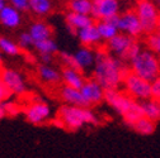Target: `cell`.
I'll return each mask as SVG.
<instances>
[{
  "label": "cell",
  "instance_id": "6da1fadb",
  "mask_svg": "<svg viewBox=\"0 0 160 158\" xmlns=\"http://www.w3.org/2000/svg\"><path fill=\"white\" fill-rule=\"evenodd\" d=\"M130 71V65L121 58L111 54L106 48L97 49V61L92 72V77L106 90L121 89L123 78Z\"/></svg>",
  "mask_w": 160,
  "mask_h": 158
},
{
  "label": "cell",
  "instance_id": "d6a6232c",
  "mask_svg": "<svg viewBox=\"0 0 160 158\" xmlns=\"http://www.w3.org/2000/svg\"><path fill=\"white\" fill-rule=\"evenodd\" d=\"M151 97L160 101V75L151 81Z\"/></svg>",
  "mask_w": 160,
  "mask_h": 158
},
{
  "label": "cell",
  "instance_id": "ab89813d",
  "mask_svg": "<svg viewBox=\"0 0 160 158\" xmlns=\"http://www.w3.org/2000/svg\"><path fill=\"white\" fill-rule=\"evenodd\" d=\"M154 2H155V4H156L159 8H160V0H154Z\"/></svg>",
  "mask_w": 160,
  "mask_h": 158
},
{
  "label": "cell",
  "instance_id": "1f68e13d",
  "mask_svg": "<svg viewBox=\"0 0 160 158\" xmlns=\"http://www.w3.org/2000/svg\"><path fill=\"white\" fill-rule=\"evenodd\" d=\"M29 2L31 0H8V3L17 8L18 10L21 12H26V10H29Z\"/></svg>",
  "mask_w": 160,
  "mask_h": 158
},
{
  "label": "cell",
  "instance_id": "e0dca14e",
  "mask_svg": "<svg viewBox=\"0 0 160 158\" xmlns=\"http://www.w3.org/2000/svg\"><path fill=\"white\" fill-rule=\"evenodd\" d=\"M0 23H2L4 27L10 28V29L19 27L22 23L21 10H18L17 8L8 4L5 8H3L0 10Z\"/></svg>",
  "mask_w": 160,
  "mask_h": 158
},
{
  "label": "cell",
  "instance_id": "8992f818",
  "mask_svg": "<svg viewBox=\"0 0 160 158\" xmlns=\"http://www.w3.org/2000/svg\"><path fill=\"white\" fill-rule=\"evenodd\" d=\"M135 12L141 22L144 33H154L160 19V8L155 4L154 0H136Z\"/></svg>",
  "mask_w": 160,
  "mask_h": 158
},
{
  "label": "cell",
  "instance_id": "8fae6325",
  "mask_svg": "<svg viewBox=\"0 0 160 158\" xmlns=\"http://www.w3.org/2000/svg\"><path fill=\"white\" fill-rule=\"evenodd\" d=\"M0 76H2L4 84L7 85L12 95L22 96L27 92V84L23 76L18 71L13 68H2L0 70Z\"/></svg>",
  "mask_w": 160,
  "mask_h": 158
},
{
  "label": "cell",
  "instance_id": "3957f363",
  "mask_svg": "<svg viewBox=\"0 0 160 158\" xmlns=\"http://www.w3.org/2000/svg\"><path fill=\"white\" fill-rule=\"evenodd\" d=\"M56 116H58L64 123V129L70 132L79 130L85 125L99 124L97 114L89 106H74L65 104L58 109Z\"/></svg>",
  "mask_w": 160,
  "mask_h": 158
},
{
  "label": "cell",
  "instance_id": "d6986e66",
  "mask_svg": "<svg viewBox=\"0 0 160 158\" xmlns=\"http://www.w3.org/2000/svg\"><path fill=\"white\" fill-rule=\"evenodd\" d=\"M117 19H118V16H116L113 19H104V21L95 22L103 41L108 42L119 33V28L117 26Z\"/></svg>",
  "mask_w": 160,
  "mask_h": 158
},
{
  "label": "cell",
  "instance_id": "7c38bea8",
  "mask_svg": "<svg viewBox=\"0 0 160 158\" xmlns=\"http://www.w3.org/2000/svg\"><path fill=\"white\" fill-rule=\"evenodd\" d=\"M80 91H82L83 97H84V100L87 101L88 106L99 105L102 101H104L106 89L97 80H94L93 77L87 78L83 87L80 89Z\"/></svg>",
  "mask_w": 160,
  "mask_h": 158
},
{
  "label": "cell",
  "instance_id": "30bf717a",
  "mask_svg": "<svg viewBox=\"0 0 160 158\" xmlns=\"http://www.w3.org/2000/svg\"><path fill=\"white\" fill-rule=\"evenodd\" d=\"M93 2V12L92 16L98 21L104 19H113L119 15V0H92Z\"/></svg>",
  "mask_w": 160,
  "mask_h": 158
},
{
  "label": "cell",
  "instance_id": "836d02e7",
  "mask_svg": "<svg viewBox=\"0 0 160 158\" xmlns=\"http://www.w3.org/2000/svg\"><path fill=\"white\" fill-rule=\"evenodd\" d=\"M10 96H12V92L9 91V89L7 87V85L3 81L2 76H0V103L5 101V100H9Z\"/></svg>",
  "mask_w": 160,
  "mask_h": 158
},
{
  "label": "cell",
  "instance_id": "ffe728a7",
  "mask_svg": "<svg viewBox=\"0 0 160 158\" xmlns=\"http://www.w3.org/2000/svg\"><path fill=\"white\" fill-rule=\"evenodd\" d=\"M37 73L39 76L42 81L50 84V85H56L60 81H62L61 78V72L57 71L55 67H52L51 65H46V63H41L37 67Z\"/></svg>",
  "mask_w": 160,
  "mask_h": 158
},
{
  "label": "cell",
  "instance_id": "cb8c5ba5",
  "mask_svg": "<svg viewBox=\"0 0 160 158\" xmlns=\"http://www.w3.org/2000/svg\"><path fill=\"white\" fill-rule=\"evenodd\" d=\"M69 12L92 15L93 2L92 0H69Z\"/></svg>",
  "mask_w": 160,
  "mask_h": 158
},
{
  "label": "cell",
  "instance_id": "f1b7e54d",
  "mask_svg": "<svg viewBox=\"0 0 160 158\" xmlns=\"http://www.w3.org/2000/svg\"><path fill=\"white\" fill-rule=\"evenodd\" d=\"M18 44L21 46V48H29V47H33L34 44V41L31 35L29 32H23L18 38Z\"/></svg>",
  "mask_w": 160,
  "mask_h": 158
},
{
  "label": "cell",
  "instance_id": "44dd1931",
  "mask_svg": "<svg viewBox=\"0 0 160 158\" xmlns=\"http://www.w3.org/2000/svg\"><path fill=\"white\" fill-rule=\"evenodd\" d=\"M33 38L34 42H39V41H43V39H48L52 38V29L51 27L45 23V22H36L29 27L28 30Z\"/></svg>",
  "mask_w": 160,
  "mask_h": 158
},
{
  "label": "cell",
  "instance_id": "f35d334b",
  "mask_svg": "<svg viewBox=\"0 0 160 158\" xmlns=\"http://www.w3.org/2000/svg\"><path fill=\"white\" fill-rule=\"evenodd\" d=\"M155 32L160 33V19H159V23H158V27H156V30H155Z\"/></svg>",
  "mask_w": 160,
  "mask_h": 158
},
{
  "label": "cell",
  "instance_id": "277c9868",
  "mask_svg": "<svg viewBox=\"0 0 160 158\" xmlns=\"http://www.w3.org/2000/svg\"><path fill=\"white\" fill-rule=\"evenodd\" d=\"M128 65L132 72L150 82L160 75V56L148 48H142V51L131 60Z\"/></svg>",
  "mask_w": 160,
  "mask_h": 158
},
{
  "label": "cell",
  "instance_id": "8d00e7d4",
  "mask_svg": "<svg viewBox=\"0 0 160 158\" xmlns=\"http://www.w3.org/2000/svg\"><path fill=\"white\" fill-rule=\"evenodd\" d=\"M8 5V0H0V10Z\"/></svg>",
  "mask_w": 160,
  "mask_h": 158
},
{
  "label": "cell",
  "instance_id": "d4e9b609",
  "mask_svg": "<svg viewBox=\"0 0 160 158\" xmlns=\"http://www.w3.org/2000/svg\"><path fill=\"white\" fill-rule=\"evenodd\" d=\"M29 10L37 16H45L52 10L51 0H31Z\"/></svg>",
  "mask_w": 160,
  "mask_h": 158
},
{
  "label": "cell",
  "instance_id": "603a6c76",
  "mask_svg": "<svg viewBox=\"0 0 160 158\" xmlns=\"http://www.w3.org/2000/svg\"><path fill=\"white\" fill-rule=\"evenodd\" d=\"M131 128L138 133V134H141V135H150L155 132L156 127H155V122L149 119V118L146 116H142V118H140V119L137 122H135Z\"/></svg>",
  "mask_w": 160,
  "mask_h": 158
},
{
  "label": "cell",
  "instance_id": "7a4b0ae2",
  "mask_svg": "<svg viewBox=\"0 0 160 158\" xmlns=\"http://www.w3.org/2000/svg\"><path fill=\"white\" fill-rule=\"evenodd\" d=\"M104 101L117 113L122 116L125 124L131 127L140 118L145 116L141 101L136 100L127 92L121 91L119 89L106 90Z\"/></svg>",
  "mask_w": 160,
  "mask_h": 158
},
{
  "label": "cell",
  "instance_id": "f546056e",
  "mask_svg": "<svg viewBox=\"0 0 160 158\" xmlns=\"http://www.w3.org/2000/svg\"><path fill=\"white\" fill-rule=\"evenodd\" d=\"M5 106H7V111H8V116H15L22 111V106L19 105L17 101L13 100H5Z\"/></svg>",
  "mask_w": 160,
  "mask_h": 158
},
{
  "label": "cell",
  "instance_id": "ac0fdd59",
  "mask_svg": "<svg viewBox=\"0 0 160 158\" xmlns=\"http://www.w3.org/2000/svg\"><path fill=\"white\" fill-rule=\"evenodd\" d=\"M61 78L64 85H68L75 89H82L87 80L83 72H80L74 67H65V66L61 70Z\"/></svg>",
  "mask_w": 160,
  "mask_h": 158
},
{
  "label": "cell",
  "instance_id": "484cf974",
  "mask_svg": "<svg viewBox=\"0 0 160 158\" xmlns=\"http://www.w3.org/2000/svg\"><path fill=\"white\" fill-rule=\"evenodd\" d=\"M33 47L39 54H55L58 51L57 43L52 38L43 39V41H39V42H34Z\"/></svg>",
  "mask_w": 160,
  "mask_h": 158
},
{
  "label": "cell",
  "instance_id": "7402d4cb",
  "mask_svg": "<svg viewBox=\"0 0 160 158\" xmlns=\"http://www.w3.org/2000/svg\"><path fill=\"white\" fill-rule=\"evenodd\" d=\"M142 109H144V115L149 119L154 122L160 120V101L155 100V99H148V100L141 101Z\"/></svg>",
  "mask_w": 160,
  "mask_h": 158
},
{
  "label": "cell",
  "instance_id": "e575fe53",
  "mask_svg": "<svg viewBox=\"0 0 160 158\" xmlns=\"http://www.w3.org/2000/svg\"><path fill=\"white\" fill-rule=\"evenodd\" d=\"M39 58H41V63L50 65L53 61V54H39Z\"/></svg>",
  "mask_w": 160,
  "mask_h": 158
},
{
  "label": "cell",
  "instance_id": "5b68a950",
  "mask_svg": "<svg viewBox=\"0 0 160 158\" xmlns=\"http://www.w3.org/2000/svg\"><path fill=\"white\" fill-rule=\"evenodd\" d=\"M106 49L114 57L121 58L128 63L142 51V46L136 41V38L119 32L106 43Z\"/></svg>",
  "mask_w": 160,
  "mask_h": 158
},
{
  "label": "cell",
  "instance_id": "4316f807",
  "mask_svg": "<svg viewBox=\"0 0 160 158\" xmlns=\"http://www.w3.org/2000/svg\"><path fill=\"white\" fill-rule=\"evenodd\" d=\"M0 51L7 56H18L21 53V46L7 37H0Z\"/></svg>",
  "mask_w": 160,
  "mask_h": 158
},
{
  "label": "cell",
  "instance_id": "74e56055",
  "mask_svg": "<svg viewBox=\"0 0 160 158\" xmlns=\"http://www.w3.org/2000/svg\"><path fill=\"white\" fill-rule=\"evenodd\" d=\"M3 68V57H2V51H0V70Z\"/></svg>",
  "mask_w": 160,
  "mask_h": 158
},
{
  "label": "cell",
  "instance_id": "d590c367",
  "mask_svg": "<svg viewBox=\"0 0 160 158\" xmlns=\"http://www.w3.org/2000/svg\"><path fill=\"white\" fill-rule=\"evenodd\" d=\"M8 116V111H7V106H5V101L0 103V120L4 119Z\"/></svg>",
  "mask_w": 160,
  "mask_h": 158
},
{
  "label": "cell",
  "instance_id": "83f0119b",
  "mask_svg": "<svg viewBox=\"0 0 160 158\" xmlns=\"http://www.w3.org/2000/svg\"><path fill=\"white\" fill-rule=\"evenodd\" d=\"M146 47L148 49L152 51L154 53H156L158 56H160V33L154 32L150 34H146Z\"/></svg>",
  "mask_w": 160,
  "mask_h": 158
},
{
  "label": "cell",
  "instance_id": "ba28073f",
  "mask_svg": "<svg viewBox=\"0 0 160 158\" xmlns=\"http://www.w3.org/2000/svg\"><path fill=\"white\" fill-rule=\"evenodd\" d=\"M23 113H24L27 122H29L31 124H34V125H39V124L48 122L52 115L50 105L41 100L31 101L23 109Z\"/></svg>",
  "mask_w": 160,
  "mask_h": 158
},
{
  "label": "cell",
  "instance_id": "52a82bcc",
  "mask_svg": "<svg viewBox=\"0 0 160 158\" xmlns=\"http://www.w3.org/2000/svg\"><path fill=\"white\" fill-rule=\"evenodd\" d=\"M123 91L138 101H144L151 99V82L142 78L141 76L136 75L131 70L123 78L122 84Z\"/></svg>",
  "mask_w": 160,
  "mask_h": 158
},
{
  "label": "cell",
  "instance_id": "5bb4252c",
  "mask_svg": "<svg viewBox=\"0 0 160 158\" xmlns=\"http://www.w3.org/2000/svg\"><path fill=\"white\" fill-rule=\"evenodd\" d=\"M65 23H66V27L69 29V32L71 34H75L78 33V30L83 29L88 26H92L95 23V19L92 16V15H87V14H78V13H72V12H69L65 16Z\"/></svg>",
  "mask_w": 160,
  "mask_h": 158
},
{
  "label": "cell",
  "instance_id": "4fadbf2b",
  "mask_svg": "<svg viewBox=\"0 0 160 158\" xmlns=\"http://www.w3.org/2000/svg\"><path fill=\"white\" fill-rule=\"evenodd\" d=\"M74 60H75V67L83 73H92L95 61H97V49L92 47L83 46L75 51Z\"/></svg>",
  "mask_w": 160,
  "mask_h": 158
},
{
  "label": "cell",
  "instance_id": "2e32d148",
  "mask_svg": "<svg viewBox=\"0 0 160 158\" xmlns=\"http://www.w3.org/2000/svg\"><path fill=\"white\" fill-rule=\"evenodd\" d=\"M60 97L62 99V101L68 105H74V106H88L87 101L84 100L83 94L80 89H75L68 85H64L60 89ZM90 108V106H89Z\"/></svg>",
  "mask_w": 160,
  "mask_h": 158
},
{
  "label": "cell",
  "instance_id": "4dcf8cb0",
  "mask_svg": "<svg viewBox=\"0 0 160 158\" xmlns=\"http://www.w3.org/2000/svg\"><path fill=\"white\" fill-rule=\"evenodd\" d=\"M60 60L64 63L65 67H75V60H74V54L69 52H61L60 53Z\"/></svg>",
  "mask_w": 160,
  "mask_h": 158
},
{
  "label": "cell",
  "instance_id": "9c48e42d",
  "mask_svg": "<svg viewBox=\"0 0 160 158\" xmlns=\"http://www.w3.org/2000/svg\"><path fill=\"white\" fill-rule=\"evenodd\" d=\"M117 26L119 28V32L128 34L133 38H137L144 34V28L141 26V22L133 10H126L118 15L117 19Z\"/></svg>",
  "mask_w": 160,
  "mask_h": 158
},
{
  "label": "cell",
  "instance_id": "9a60e30c",
  "mask_svg": "<svg viewBox=\"0 0 160 158\" xmlns=\"http://www.w3.org/2000/svg\"><path fill=\"white\" fill-rule=\"evenodd\" d=\"M76 37L79 38L80 43H82L83 46L92 47V48L99 46V44H101V42L103 41L95 23L92 24V26H88V27H85L83 29H80V30H78Z\"/></svg>",
  "mask_w": 160,
  "mask_h": 158
}]
</instances>
